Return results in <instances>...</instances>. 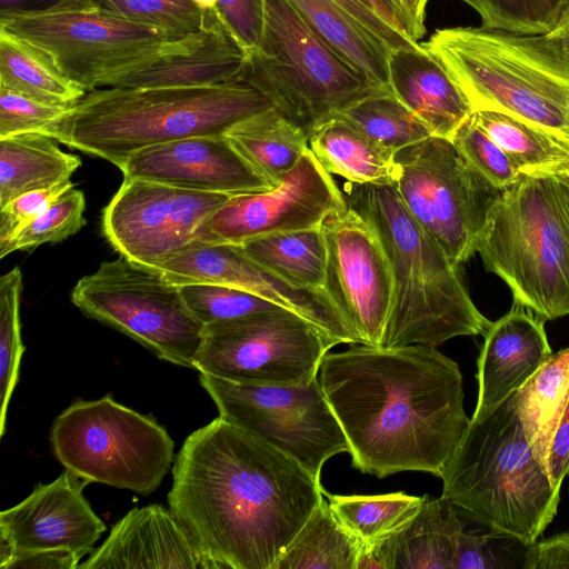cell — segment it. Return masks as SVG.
<instances>
[{
	"instance_id": "obj_1",
	"label": "cell",
	"mask_w": 569,
	"mask_h": 569,
	"mask_svg": "<svg viewBox=\"0 0 569 569\" xmlns=\"http://www.w3.org/2000/svg\"><path fill=\"white\" fill-rule=\"evenodd\" d=\"M171 512L212 569H271L323 498L308 470L220 416L184 440Z\"/></svg>"
},
{
	"instance_id": "obj_2",
	"label": "cell",
	"mask_w": 569,
	"mask_h": 569,
	"mask_svg": "<svg viewBox=\"0 0 569 569\" xmlns=\"http://www.w3.org/2000/svg\"><path fill=\"white\" fill-rule=\"evenodd\" d=\"M318 378L356 469L442 477L470 423L456 361L425 345L355 343L327 353Z\"/></svg>"
},
{
	"instance_id": "obj_3",
	"label": "cell",
	"mask_w": 569,
	"mask_h": 569,
	"mask_svg": "<svg viewBox=\"0 0 569 569\" xmlns=\"http://www.w3.org/2000/svg\"><path fill=\"white\" fill-rule=\"evenodd\" d=\"M347 206L375 230L390 264L393 295L380 347H437L483 335L491 321L471 299L461 266L417 222L392 186L347 182Z\"/></svg>"
},
{
	"instance_id": "obj_4",
	"label": "cell",
	"mask_w": 569,
	"mask_h": 569,
	"mask_svg": "<svg viewBox=\"0 0 569 569\" xmlns=\"http://www.w3.org/2000/svg\"><path fill=\"white\" fill-rule=\"evenodd\" d=\"M273 107L246 81L204 87H106L88 91L43 133L118 166L144 148L200 136H226Z\"/></svg>"
},
{
	"instance_id": "obj_5",
	"label": "cell",
	"mask_w": 569,
	"mask_h": 569,
	"mask_svg": "<svg viewBox=\"0 0 569 569\" xmlns=\"http://www.w3.org/2000/svg\"><path fill=\"white\" fill-rule=\"evenodd\" d=\"M421 44L472 112L511 116L569 147V61L546 34L455 27L436 30Z\"/></svg>"
},
{
	"instance_id": "obj_6",
	"label": "cell",
	"mask_w": 569,
	"mask_h": 569,
	"mask_svg": "<svg viewBox=\"0 0 569 569\" xmlns=\"http://www.w3.org/2000/svg\"><path fill=\"white\" fill-rule=\"evenodd\" d=\"M441 479L442 497L459 511L525 547L537 542L560 501L526 438L513 393L472 415Z\"/></svg>"
},
{
	"instance_id": "obj_7",
	"label": "cell",
	"mask_w": 569,
	"mask_h": 569,
	"mask_svg": "<svg viewBox=\"0 0 569 569\" xmlns=\"http://www.w3.org/2000/svg\"><path fill=\"white\" fill-rule=\"evenodd\" d=\"M477 252L518 303L545 321L569 315V184L525 174L501 190L480 231Z\"/></svg>"
},
{
	"instance_id": "obj_8",
	"label": "cell",
	"mask_w": 569,
	"mask_h": 569,
	"mask_svg": "<svg viewBox=\"0 0 569 569\" xmlns=\"http://www.w3.org/2000/svg\"><path fill=\"white\" fill-rule=\"evenodd\" d=\"M241 80L309 137L356 101L389 91L316 36L287 0H264L262 33L247 50Z\"/></svg>"
},
{
	"instance_id": "obj_9",
	"label": "cell",
	"mask_w": 569,
	"mask_h": 569,
	"mask_svg": "<svg viewBox=\"0 0 569 569\" xmlns=\"http://www.w3.org/2000/svg\"><path fill=\"white\" fill-rule=\"evenodd\" d=\"M50 441L57 460L87 483L146 496L158 489L170 470L174 448L154 419L109 395L66 408L52 423Z\"/></svg>"
},
{
	"instance_id": "obj_10",
	"label": "cell",
	"mask_w": 569,
	"mask_h": 569,
	"mask_svg": "<svg viewBox=\"0 0 569 569\" xmlns=\"http://www.w3.org/2000/svg\"><path fill=\"white\" fill-rule=\"evenodd\" d=\"M71 301L86 316L136 340L158 358L196 369L203 326L179 287L123 256L82 277Z\"/></svg>"
},
{
	"instance_id": "obj_11",
	"label": "cell",
	"mask_w": 569,
	"mask_h": 569,
	"mask_svg": "<svg viewBox=\"0 0 569 569\" xmlns=\"http://www.w3.org/2000/svg\"><path fill=\"white\" fill-rule=\"evenodd\" d=\"M395 188L417 222L450 260L462 266L477 252L488 210L500 194L447 138L431 136L396 153Z\"/></svg>"
},
{
	"instance_id": "obj_12",
	"label": "cell",
	"mask_w": 569,
	"mask_h": 569,
	"mask_svg": "<svg viewBox=\"0 0 569 569\" xmlns=\"http://www.w3.org/2000/svg\"><path fill=\"white\" fill-rule=\"evenodd\" d=\"M337 345L312 322L279 308L203 326L196 370L239 383L306 385Z\"/></svg>"
},
{
	"instance_id": "obj_13",
	"label": "cell",
	"mask_w": 569,
	"mask_h": 569,
	"mask_svg": "<svg viewBox=\"0 0 569 569\" xmlns=\"http://www.w3.org/2000/svg\"><path fill=\"white\" fill-rule=\"evenodd\" d=\"M0 28L48 53L87 92L107 71L169 40L98 0H57L43 8L1 10Z\"/></svg>"
},
{
	"instance_id": "obj_14",
	"label": "cell",
	"mask_w": 569,
	"mask_h": 569,
	"mask_svg": "<svg viewBox=\"0 0 569 569\" xmlns=\"http://www.w3.org/2000/svg\"><path fill=\"white\" fill-rule=\"evenodd\" d=\"M219 416L295 459L317 480L325 462L350 451L319 378L299 386H260L199 372Z\"/></svg>"
},
{
	"instance_id": "obj_15",
	"label": "cell",
	"mask_w": 569,
	"mask_h": 569,
	"mask_svg": "<svg viewBox=\"0 0 569 569\" xmlns=\"http://www.w3.org/2000/svg\"><path fill=\"white\" fill-rule=\"evenodd\" d=\"M230 197L124 178L103 209L102 232L120 256L152 268L193 242Z\"/></svg>"
},
{
	"instance_id": "obj_16",
	"label": "cell",
	"mask_w": 569,
	"mask_h": 569,
	"mask_svg": "<svg viewBox=\"0 0 569 569\" xmlns=\"http://www.w3.org/2000/svg\"><path fill=\"white\" fill-rule=\"evenodd\" d=\"M346 207L343 191L309 148L274 188L230 197L199 226L196 240L241 244L270 233L320 227Z\"/></svg>"
},
{
	"instance_id": "obj_17",
	"label": "cell",
	"mask_w": 569,
	"mask_h": 569,
	"mask_svg": "<svg viewBox=\"0 0 569 569\" xmlns=\"http://www.w3.org/2000/svg\"><path fill=\"white\" fill-rule=\"evenodd\" d=\"M327 250L325 290L361 343L381 346L393 281L389 261L371 226L348 206L321 223Z\"/></svg>"
},
{
	"instance_id": "obj_18",
	"label": "cell",
	"mask_w": 569,
	"mask_h": 569,
	"mask_svg": "<svg viewBox=\"0 0 569 569\" xmlns=\"http://www.w3.org/2000/svg\"><path fill=\"white\" fill-rule=\"evenodd\" d=\"M246 63V49L214 8L204 11L199 29L112 68L96 89L216 86L240 81Z\"/></svg>"
},
{
	"instance_id": "obj_19",
	"label": "cell",
	"mask_w": 569,
	"mask_h": 569,
	"mask_svg": "<svg viewBox=\"0 0 569 569\" xmlns=\"http://www.w3.org/2000/svg\"><path fill=\"white\" fill-rule=\"evenodd\" d=\"M87 485L66 470L1 511L0 561L14 553L42 550H66L80 559L91 553L106 526L83 495Z\"/></svg>"
},
{
	"instance_id": "obj_20",
	"label": "cell",
	"mask_w": 569,
	"mask_h": 569,
	"mask_svg": "<svg viewBox=\"0 0 569 569\" xmlns=\"http://www.w3.org/2000/svg\"><path fill=\"white\" fill-rule=\"evenodd\" d=\"M124 178L174 188L238 196L274 188L227 136H200L152 146L117 166Z\"/></svg>"
},
{
	"instance_id": "obj_21",
	"label": "cell",
	"mask_w": 569,
	"mask_h": 569,
	"mask_svg": "<svg viewBox=\"0 0 569 569\" xmlns=\"http://www.w3.org/2000/svg\"><path fill=\"white\" fill-rule=\"evenodd\" d=\"M78 568L212 569L177 517L160 505L130 510Z\"/></svg>"
},
{
	"instance_id": "obj_22",
	"label": "cell",
	"mask_w": 569,
	"mask_h": 569,
	"mask_svg": "<svg viewBox=\"0 0 569 569\" xmlns=\"http://www.w3.org/2000/svg\"><path fill=\"white\" fill-rule=\"evenodd\" d=\"M545 320L521 305L491 321L477 360L473 415L488 411L520 389L553 353Z\"/></svg>"
},
{
	"instance_id": "obj_23",
	"label": "cell",
	"mask_w": 569,
	"mask_h": 569,
	"mask_svg": "<svg viewBox=\"0 0 569 569\" xmlns=\"http://www.w3.org/2000/svg\"><path fill=\"white\" fill-rule=\"evenodd\" d=\"M513 400L536 458L561 490L569 476V347L552 353Z\"/></svg>"
},
{
	"instance_id": "obj_24",
	"label": "cell",
	"mask_w": 569,
	"mask_h": 569,
	"mask_svg": "<svg viewBox=\"0 0 569 569\" xmlns=\"http://www.w3.org/2000/svg\"><path fill=\"white\" fill-rule=\"evenodd\" d=\"M391 92L433 133L452 139L472 109L443 67L420 43L390 52Z\"/></svg>"
},
{
	"instance_id": "obj_25",
	"label": "cell",
	"mask_w": 569,
	"mask_h": 569,
	"mask_svg": "<svg viewBox=\"0 0 569 569\" xmlns=\"http://www.w3.org/2000/svg\"><path fill=\"white\" fill-rule=\"evenodd\" d=\"M465 530L459 509L428 496L416 516L385 541L362 548L357 569H453L458 538Z\"/></svg>"
},
{
	"instance_id": "obj_26",
	"label": "cell",
	"mask_w": 569,
	"mask_h": 569,
	"mask_svg": "<svg viewBox=\"0 0 569 569\" xmlns=\"http://www.w3.org/2000/svg\"><path fill=\"white\" fill-rule=\"evenodd\" d=\"M309 148L329 173L348 182L393 187L399 176L395 151L339 118L316 129Z\"/></svg>"
},
{
	"instance_id": "obj_27",
	"label": "cell",
	"mask_w": 569,
	"mask_h": 569,
	"mask_svg": "<svg viewBox=\"0 0 569 569\" xmlns=\"http://www.w3.org/2000/svg\"><path fill=\"white\" fill-rule=\"evenodd\" d=\"M305 23L372 84L389 90L390 48L332 0H287Z\"/></svg>"
},
{
	"instance_id": "obj_28",
	"label": "cell",
	"mask_w": 569,
	"mask_h": 569,
	"mask_svg": "<svg viewBox=\"0 0 569 569\" xmlns=\"http://www.w3.org/2000/svg\"><path fill=\"white\" fill-rule=\"evenodd\" d=\"M41 132L0 139V209L14 198L69 181L81 159Z\"/></svg>"
},
{
	"instance_id": "obj_29",
	"label": "cell",
	"mask_w": 569,
	"mask_h": 569,
	"mask_svg": "<svg viewBox=\"0 0 569 569\" xmlns=\"http://www.w3.org/2000/svg\"><path fill=\"white\" fill-rule=\"evenodd\" d=\"M227 138L273 187L309 149V136L271 107L236 124Z\"/></svg>"
},
{
	"instance_id": "obj_30",
	"label": "cell",
	"mask_w": 569,
	"mask_h": 569,
	"mask_svg": "<svg viewBox=\"0 0 569 569\" xmlns=\"http://www.w3.org/2000/svg\"><path fill=\"white\" fill-rule=\"evenodd\" d=\"M0 86L36 100L63 107H73L87 93L48 53L2 28Z\"/></svg>"
},
{
	"instance_id": "obj_31",
	"label": "cell",
	"mask_w": 569,
	"mask_h": 569,
	"mask_svg": "<svg viewBox=\"0 0 569 569\" xmlns=\"http://www.w3.org/2000/svg\"><path fill=\"white\" fill-rule=\"evenodd\" d=\"M240 246L253 260L290 283L325 290L328 250L321 227L270 233Z\"/></svg>"
},
{
	"instance_id": "obj_32",
	"label": "cell",
	"mask_w": 569,
	"mask_h": 569,
	"mask_svg": "<svg viewBox=\"0 0 569 569\" xmlns=\"http://www.w3.org/2000/svg\"><path fill=\"white\" fill-rule=\"evenodd\" d=\"M361 549L338 521L323 495L271 569H357Z\"/></svg>"
},
{
	"instance_id": "obj_33",
	"label": "cell",
	"mask_w": 569,
	"mask_h": 569,
	"mask_svg": "<svg viewBox=\"0 0 569 569\" xmlns=\"http://www.w3.org/2000/svg\"><path fill=\"white\" fill-rule=\"evenodd\" d=\"M341 526L362 546L373 547L401 530L420 510L427 495H331L323 490Z\"/></svg>"
},
{
	"instance_id": "obj_34",
	"label": "cell",
	"mask_w": 569,
	"mask_h": 569,
	"mask_svg": "<svg viewBox=\"0 0 569 569\" xmlns=\"http://www.w3.org/2000/svg\"><path fill=\"white\" fill-rule=\"evenodd\" d=\"M339 118L396 153L433 136L392 92L369 94L340 111Z\"/></svg>"
},
{
	"instance_id": "obj_35",
	"label": "cell",
	"mask_w": 569,
	"mask_h": 569,
	"mask_svg": "<svg viewBox=\"0 0 569 569\" xmlns=\"http://www.w3.org/2000/svg\"><path fill=\"white\" fill-rule=\"evenodd\" d=\"M473 117L520 173H536L569 160V147L521 120L496 111H477Z\"/></svg>"
},
{
	"instance_id": "obj_36",
	"label": "cell",
	"mask_w": 569,
	"mask_h": 569,
	"mask_svg": "<svg viewBox=\"0 0 569 569\" xmlns=\"http://www.w3.org/2000/svg\"><path fill=\"white\" fill-rule=\"evenodd\" d=\"M22 273L18 267L0 279V436L6 429L8 406L19 379L24 346L21 339L20 297Z\"/></svg>"
},
{
	"instance_id": "obj_37",
	"label": "cell",
	"mask_w": 569,
	"mask_h": 569,
	"mask_svg": "<svg viewBox=\"0 0 569 569\" xmlns=\"http://www.w3.org/2000/svg\"><path fill=\"white\" fill-rule=\"evenodd\" d=\"M481 17L483 28L545 34L558 22L569 0H461Z\"/></svg>"
},
{
	"instance_id": "obj_38",
	"label": "cell",
	"mask_w": 569,
	"mask_h": 569,
	"mask_svg": "<svg viewBox=\"0 0 569 569\" xmlns=\"http://www.w3.org/2000/svg\"><path fill=\"white\" fill-rule=\"evenodd\" d=\"M178 287L186 306L202 326L282 308L240 288L216 283Z\"/></svg>"
},
{
	"instance_id": "obj_39",
	"label": "cell",
	"mask_w": 569,
	"mask_h": 569,
	"mask_svg": "<svg viewBox=\"0 0 569 569\" xmlns=\"http://www.w3.org/2000/svg\"><path fill=\"white\" fill-rule=\"evenodd\" d=\"M86 199L71 188L51 202L0 252V258L17 250H31L43 243H57L73 236L86 224Z\"/></svg>"
},
{
	"instance_id": "obj_40",
	"label": "cell",
	"mask_w": 569,
	"mask_h": 569,
	"mask_svg": "<svg viewBox=\"0 0 569 569\" xmlns=\"http://www.w3.org/2000/svg\"><path fill=\"white\" fill-rule=\"evenodd\" d=\"M112 12L153 28L169 40L200 28L204 11L190 0H98Z\"/></svg>"
},
{
	"instance_id": "obj_41",
	"label": "cell",
	"mask_w": 569,
	"mask_h": 569,
	"mask_svg": "<svg viewBox=\"0 0 569 569\" xmlns=\"http://www.w3.org/2000/svg\"><path fill=\"white\" fill-rule=\"evenodd\" d=\"M451 141L463 158L495 187L502 190L520 178V171L477 123L473 113L460 126Z\"/></svg>"
},
{
	"instance_id": "obj_42",
	"label": "cell",
	"mask_w": 569,
	"mask_h": 569,
	"mask_svg": "<svg viewBox=\"0 0 569 569\" xmlns=\"http://www.w3.org/2000/svg\"><path fill=\"white\" fill-rule=\"evenodd\" d=\"M71 108L46 103L0 86V139L29 132L43 133Z\"/></svg>"
},
{
	"instance_id": "obj_43",
	"label": "cell",
	"mask_w": 569,
	"mask_h": 569,
	"mask_svg": "<svg viewBox=\"0 0 569 569\" xmlns=\"http://www.w3.org/2000/svg\"><path fill=\"white\" fill-rule=\"evenodd\" d=\"M73 188L69 181L23 193L0 209V252L51 202Z\"/></svg>"
},
{
	"instance_id": "obj_44",
	"label": "cell",
	"mask_w": 569,
	"mask_h": 569,
	"mask_svg": "<svg viewBox=\"0 0 569 569\" xmlns=\"http://www.w3.org/2000/svg\"><path fill=\"white\" fill-rule=\"evenodd\" d=\"M216 10L246 51L258 44L263 28L264 0H219Z\"/></svg>"
},
{
	"instance_id": "obj_45",
	"label": "cell",
	"mask_w": 569,
	"mask_h": 569,
	"mask_svg": "<svg viewBox=\"0 0 569 569\" xmlns=\"http://www.w3.org/2000/svg\"><path fill=\"white\" fill-rule=\"evenodd\" d=\"M337 6L343 9L360 24H362L372 34L385 42L390 50L399 48L417 47L420 42L413 40L409 36L396 30L360 0H332Z\"/></svg>"
},
{
	"instance_id": "obj_46",
	"label": "cell",
	"mask_w": 569,
	"mask_h": 569,
	"mask_svg": "<svg viewBox=\"0 0 569 569\" xmlns=\"http://www.w3.org/2000/svg\"><path fill=\"white\" fill-rule=\"evenodd\" d=\"M495 535H475L463 530L458 538L453 569L503 568L491 548Z\"/></svg>"
},
{
	"instance_id": "obj_47",
	"label": "cell",
	"mask_w": 569,
	"mask_h": 569,
	"mask_svg": "<svg viewBox=\"0 0 569 569\" xmlns=\"http://www.w3.org/2000/svg\"><path fill=\"white\" fill-rule=\"evenodd\" d=\"M522 568L569 569V531L555 535L527 547Z\"/></svg>"
},
{
	"instance_id": "obj_48",
	"label": "cell",
	"mask_w": 569,
	"mask_h": 569,
	"mask_svg": "<svg viewBox=\"0 0 569 569\" xmlns=\"http://www.w3.org/2000/svg\"><path fill=\"white\" fill-rule=\"evenodd\" d=\"M80 558L66 550H42L14 553L0 561L1 569H73L78 568Z\"/></svg>"
},
{
	"instance_id": "obj_49",
	"label": "cell",
	"mask_w": 569,
	"mask_h": 569,
	"mask_svg": "<svg viewBox=\"0 0 569 569\" xmlns=\"http://www.w3.org/2000/svg\"><path fill=\"white\" fill-rule=\"evenodd\" d=\"M371 11H373L383 21L396 30L409 36L413 40L411 26L401 11V9L392 0H360ZM417 41V40H416ZM419 42V41H418Z\"/></svg>"
},
{
	"instance_id": "obj_50",
	"label": "cell",
	"mask_w": 569,
	"mask_h": 569,
	"mask_svg": "<svg viewBox=\"0 0 569 569\" xmlns=\"http://www.w3.org/2000/svg\"><path fill=\"white\" fill-rule=\"evenodd\" d=\"M407 17L413 38L419 41L426 33V8L429 0H392Z\"/></svg>"
},
{
	"instance_id": "obj_51",
	"label": "cell",
	"mask_w": 569,
	"mask_h": 569,
	"mask_svg": "<svg viewBox=\"0 0 569 569\" xmlns=\"http://www.w3.org/2000/svg\"><path fill=\"white\" fill-rule=\"evenodd\" d=\"M545 34L569 61V6L563 11L556 26Z\"/></svg>"
},
{
	"instance_id": "obj_52",
	"label": "cell",
	"mask_w": 569,
	"mask_h": 569,
	"mask_svg": "<svg viewBox=\"0 0 569 569\" xmlns=\"http://www.w3.org/2000/svg\"><path fill=\"white\" fill-rule=\"evenodd\" d=\"M531 174H551L563 176L569 178V160Z\"/></svg>"
},
{
	"instance_id": "obj_53",
	"label": "cell",
	"mask_w": 569,
	"mask_h": 569,
	"mask_svg": "<svg viewBox=\"0 0 569 569\" xmlns=\"http://www.w3.org/2000/svg\"><path fill=\"white\" fill-rule=\"evenodd\" d=\"M32 1H44V0H0L1 10L7 9H20L23 3L32 2ZM57 0H53V2Z\"/></svg>"
},
{
	"instance_id": "obj_54",
	"label": "cell",
	"mask_w": 569,
	"mask_h": 569,
	"mask_svg": "<svg viewBox=\"0 0 569 569\" xmlns=\"http://www.w3.org/2000/svg\"><path fill=\"white\" fill-rule=\"evenodd\" d=\"M202 11L212 10L217 7L219 0H190Z\"/></svg>"
},
{
	"instance_id": "obj_55",
	"label": "cell",
	"mask_w": 569,
	"mask_h": 569,
	"mask_svg": "<svg viewBox=\"0 0 569 569\" xmlns=\"http://www.w3.org/2000/svg\"><path fill=\"white\" fill-rule=\"evenodd\" d=\"M556 177H559L560 179H562L565 182H567L569 184V178L568 177H563V176H556Z\"/></svg>"
}]
</instances>
